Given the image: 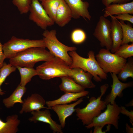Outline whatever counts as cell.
I'll use <instances>...</instances> for the list:
<instances>
[{
	"label": "cell",
	"instance_id": "obj_12",
	"mask_svg": "<svg viewBox=\"0 0 133 133\" xmlns=\"http://www.w3.org/2000/svg\"><path fill=\"white\" fill-rule=\"evenodd\" d=\"M49 109H46L43 110H40L31 112L32 116L29 118V120L34 123L40 121L47 123L49 125L53 133H63L61 126L52 118Z\"/></svg>",
	"mask_w": 133,
	"mask_h": 133
},
{
	"label": "cell",
	"instance_id": "obj_6",
	"mask_svg": "<svg viewBox=\"0 0 133 133\" xmlns=\"http://www.w3.org/2000/svg\"><path fill=\"white\" fill-rule=\"evenodd\" d=\"M34 47L45 48L43 40L23 39L13 36L3 45V50L5 59H10L19 52L28 48Z\"/></svg>",
	"mask_w": 133,
	"mask_h": 133
},
{
	"label": "cell",
	"instance_id": "obj_3",
	"mask_svg": "<svg viewBox=\"0 0 133 133\" xmlns=\"http://www.w3.org/2000/svg\"><path fill=\"white\" fill-rule=\"evenodd\" d=\"M108 87L109 85L107 83L101 86V93L99 97L97 98L94 97H91L89 102L84 107L75 108L77 119L81 120L83 125L86 126L90 124L93 118L99 116L106 107V103L101 98Z\"/></svg>",
	"mask_w": 133,
	"mask_h": 133
},
{
	"label": "cell",
	"instance_id": "obj_7",
	"mask_svg": "<svg viewBox=\"0 0 133 133\" xmlns=\"http://www.w3.org/2000/svg\"><path fill=\"white\" fill-rule=\"evenodd\" d=\"M106 49L102 48L95 56L96 59L104 72L118 74L127 62L123 58L111 52Z\"/></svg>",
	"mask_w": 133,
	"mask_h": 133
},
{
	"label": "cell",
	"instance_id": "obj_29",
	"mask_svg": "<svg viewBox=\"0 0 133 133\" xmlns=\"http://www.w3.org/2000/svg\"><path fill=\"white\" fill-rule=\"evenodd\" d=\"M114 53L126 59L131 57L133 56V43L130 44H126L121 45Z\"/></svg>",
	"mask_w": 133,
	"mask_h": 133
},
{
	"label": "cell",
	"instance_id": "obj_18",
	"mask_svg": "<svg viewBox=\"0 0 133 133\" xmlns=\"http://www.w3.org/2000/svg\"><path fill=\"white\" fill-rule=\"evenodd\" d=\"M73 18L70 9L64 0H61L57 11L55 23L60 27H63Z\"/></svg>",
	"mask_w": 133,
	"mask_h": 133
},
{
	"label": "cell",
	"instance_id": "obj_36",
	"mask_svg": "<svg viewBox=\"0 0 133 133\" xmlns=\"http://www.w3.org/2000/svg\"><path fill=\"white\" fill-rule=\"evenodd\" d=\"M94 128L93 133H105L106 131H102V129L103 127L100 125H96L93 127Z\"/></svg>",
	"mask_w": 133,
	"mask_h": 133
},
{
	"label": "cell",
	"instance_id": "obj_31",
	"mask_svg": "<svg viewBox=\"0 0 133 133\" xmlns=\"http://www.w3.org/2000/svg\"><path fill=\"white\" fill-rule=\"evenodd\" d=\"M32 0H12L13 4L17 8L21 14L27 13L29 10Z\"/></svg>",
	"mask_w": 133,
	"mask_h": 133
},
{
	"label": "cell",
	"instance_id": "obj_38",
	"mask_svg": "<svg viewBox=\"0 0 133 133\" xmlns=\"http://www.w3.org/2000/svg\"><path fill=\"white\" fill-rule=\"evenodd\" d=\"M133 99L129 103L125 105L127 107L133 106Z\"/></svg>",
	"mask_w": 133,
	"mask_h": 133
},
{
	"label": "cell",
	"instance_id": "obj_34",
	"mask_svg": "<svg viewBox=\"0 0 133 133\" xmlns=\"http://www.w3.org/2000/svg\"><path fill=\"white\" fill-rule=\"evenodd\" d=\"M120 113L126 115L129 118L130 122L133 126V111L131 110L129 111L123 106L120 107Z\"/></svg>",
	"mask_w": 133,
	"mask_h": 133
},
{
	"label": "cell",
	"instance_id": "obj_14",
	"mask_svg": "<svg viewBox=\"0 0 133 133\" xmlns=\"http://www.w3.org/2000/svg\"><path fill=\"white\" fill-rule=\"evenodd\" d=\"M46 103L45 100L41 95L37 93L33 94L24 100L19 113L31 112L44 108L51 109L45 106Z\"/></svg>",
	"mask_w": 133,
	"mask_h": 133
},
{
	"label": "cell",
	"instance_id": "obj_5",
	"mask_svg": "<svg viewBox=\"0 0 133 133\" xmlns=\"http://www.w3.org/2000/svg\"><path fill=\"white\" fill-rule=\"evenodd\" d=\"M56 34L55 30H45L42 33L43 36L42 39L46 48L54 57L62 59L70 66L72 61L68 52L76 50L77 48L74 46H68L63 44L58 39Z\"/></svg>",
	"mask_w": 133,
	"mask_h": 133
},
{
	"label": "cell",
	"instance_id": "obj_23",
	"mask_svg": "<svg viewBox=\"0 0 133 133\" xmlns=\"http://www.w3.org/2000/svg\"><path fill=\"white\" fill-rule=\"evenodd\" d=\"M60 78L61 83L59 87L65 93H76L85 90L84 88L77 83L70 76H65Z\"/></svg>",
	"mask_w": 133,
	"mask_h": 133
},
{
	"label": "cell",
	"instance_id": "obj_28",
	"mask_svg": "<svg viewBox=\"0 0 133 133\" xmlns=\"http://www.w3.org/2000/svg\"><path fill=\"white\" fill-rule=\"evenodd\" d=\"M16 66L10 63L7 64L3 62L2 67L0 69V95H3L5 93L1 89V86L5 81L6 78L12 73L15 71L16 69Z\"/></svg>",
	"mask_w": 133,
	"mask_h": 133
},
{
	"label": "cell",
	"instance_id": "obj_20",
	"mask_svg": "<svg viewBox=\"0 0 133 133\" xmlns=\"http://www.w3.org/2000/svg\"><path fill=\"white\" fill-rule=\"evenodd\" d=\"M89 92L84 90L76 93H66L56 100L46 101V104L48 107L59 104H68L72 102L76 101L78 99L87 96Z\"/></svg>",
	"mask_w": 133,
	"mask_h": 133
},
{
	"label": "cell",
	"instance_id": "obj_15",
	"mask_svg": "<svg viewBox=\"0 0 133 133\" xmlns=\"http://www.w3.org/2000/svg\"><path fill=\"white\" fill-rule=\"evenodd\" d=\"M83 101V98L82 97L75 102L71 104L56 105L51 107V109L57 114L60 124L62 128H64L65 126L66 119L75 112V107Z\"/></svg>",
	"mask_w": 133,
	"mask_h": 133
},
{
	"label": "cell",
	"instance_id": "obj_8",
	"mask_svg": "<svg viewBox=\"0 0 133 133\" xmlns=\"http://www.w3.org/2000/svg\"><path fill=\"white\" fill-rule=\"evenodd\" d=\"M106 107L104 111L94 117L90 124L86 126L87 129L91 128L96 125L104 127L106 125H112L116 129H118L120 107L115 102L112 104H107Z\"/></svg>",
	"mask_w": 133,
	"mask_h": 133
},
{
	"label": "cell",
	"instance_id": "obj_9",
	"mask_svg": "<svg viewBox=\"0 0 133 133\" xmlns=\"http://www.w3.org/2000/svg\"><path fill=\"white\" fill-rule=\"evenodd\" d=\"M29 19L44 30L55 22L48 15L39 0H32L29 8Z\"/></svg>",
	"mask_w": 133,
	"mask_h": 133
},
{
	"label": "cell",
	"instance_id": "obj_1",
	"mask_svg": "<svg viewBox=\"0 0 133 133\" xmlns=\"http://www.w3.org/2000/svg\"><path fill=\"white\" fill-rule=\"evenodd\" d=\"M68 54L71 57L72 63L71 68H79L88 72L93 76L94 80L100 82L102 80H106L108 76L100 67L97 61L94 52L89 51L88 53V58H85L78 54L76 50L69 51Z\"/></svg>",
	"mask_w": 133,
	"mask_h": 133
},
{
	"label": "cell",
	"instance_id": "obj_32",
	"mask_svg": "<svg viewBox=\"0 0 133 133\" xmlns=\"http://www.w3.org/2000/svg\"><path fill=\"white\" fill-rule=\"evenodd\" d=\"M117 20L127 21L133 24V16L128 13H124L118 14L114 16Z\"/></svg>",
	"mask_w": 133,
	"mask_h": 133
},
{
	"label": "cell",
	"instance_id": "obj_35",
	"mask_svg": "<svg viewBox=\"0 0 133 133\" xmlns=\"http://www.w3.org/2000/svg\"><path fill=\"white\" fill-rule=\"evenodd\" d=\"M5 59L3 50V45L0 41V69L3 65L4 61Z\"/></svg>",
	"mask_w": 133,
	"mask_h": 133
},
{
	"label": "cell",
	"instance_id": "obj_30",
	"mask_svg": "<svg viewBox=\"0 0 133 133\" xmlns=\"http://www.w3.org/2000/svg\"><path fill=\"white\" fill-rule=\"evenodd\" d=\"M72 42L76 44H79L84 42L86 39V36L85 32L83 30L77 28L73 30L70 36Z\"/></svg>",
	"mask_w": 133,
	"mask_h": 133
},
{
	"label": "cell",
	"instance_id": "obj_16",
	"mask_svg": "<svg viewBox=\"0 0 133 133\" xmlns=\"http://www.w3.org/2000/svg\"><path fill=\"white\" fill-rule=\"evenodd\" d=\"M72 73L70 76L77 84L86 88H92L96 86L93 82L92 75L89 72L79 68H72Z\"/></svg>",
	"mask_w": 133,
	"mask_h": 133
},
{
	"label": "cell",
	"instance_id": "obj_17",
	"mask_svg": "<svg viewBox=\"0 0 133 133\" xmlns=\"http://www.w3.org/2000/svg\"><path fill=\"white\" fill-rule=\"evenodd\" d=\"M111 19V34L112 42L110 50L114 53L121 45L123 38V33L121 26L118 20L113 15L110 16Z\"/></svg>",
	"mask_w": 133,
	"mask_h": 133
},
{
	"label": "cell",
	"instance_id": "obj_10",
	"mask_svg": "<svg viewBox=\"0 0 133 133\" xmlns=\"http://www.w3.org/2000/svg\"><path fill=\"white\" fill-rule=\"evenodd\" d=\"M93 35L100 42V46L110 50L112 42L111 22L103 16H101L96 25Z\"/></svg>",
	"mask_w": 133,
	"mask_h": 133
},
{
	"label": "cell",
	"instance_id": "obj_21",
	"mask_svg": "<svg viewBox=\"0 0 133 133\" xmlns=\"http://www.w3.org/2000/svg\"><path fill=\"white\" fill-rule=\"evenodd\" d=\"M6 121L4 122L0 118V133H16L18 131V126L20 121L18 116L14 114L7 116Z\"/></svg>",
	"mask_w": 133,
	"mask_h": 133
},
{
	"label": "cell",
	"instance_id": "obj_13",
	"mask_svg": "<svg viewBox=\"0 0 133 133\" xmlns=\"http://www.w3.org/2000/svg\"><path fill=\"white\" fill-rule=\"evenodd\" d=\"M72 12L73 18L78 19L80 17L86 20L91 21V16L88 11L89 4L82 0H64Z\"/></svg>",
	"mask_w": 133,
	"mask_h": 133
},
{
	"label": "cell",
	"instance_id": "obj_4",
	"mask_svg": "<svg viewBox=\"0 0 133 133\" xmlns=\"http://www.w3.org/2000/svg\"><path fill=\"white\" fill-rule=\"evenodd\" d=\"M36 69L37 75L44 80L70 76L72 73V69L70 66L62 59L55 57L38 66Z\"/></svg>",
	"mask_w": 133,
	"mask_h": 133
},
{
	"label": "cell",
	"instance_id": "obj_22",
	"mask_svg": "<svg viewBox=\"0 0 133 133\" xmlns=\"http://www.w3.org/2000/svg\"><path fill=\"white\" fill-rule=\"evenodd\" d=\"M25 86H22L19 84L8 97L4 99L2 102L4 106L8 108L13 107L17 103L22 104L23 102L22 98L26 91Z\"/></svg>",
	"mask_w": 133,
	"mask_h": 133
},
{
	"label": "cell",
	"instance_id": "obj_37",
	"mask_svg": "<svg viewBox=\"0 0 133 133\" xmlns=\"http://www.w3.org/2000/svg\"><path fill=\"white\" fill-rule=\"evenodd\" d=\"M126 131L127 133H133V128L131 127L127 123L126 124Z\"/></svg>",
	"mask_w": 133,
	"mask_h": 133
},
{
	"label": "cell",
	"instance_id": "obj_24",
	"mask_svg": "<svg viewBox=\"0 0 133 133\" xmlns=\"http://www.w3.org/2000/svg\"><path fill=\"white\" fill-rule=\"evenodd\" d=\"M16 67L18 70L20 76V81L19 84L23 86L26 85L31 80L33 76L37 75V73L36 69L33 67H21L18 66Z\"/></svg>",
	"mask_w": 133,
	"mask_h": 133
},
{
	"label": "cell",
	"instance_id": "obj_2",
	"mask_svg": "<svg viewBox=\"0 0 133 133\" xmlns=\"http://www.w3.org/2000/svg\"><path fill=\"white\" fill-rule=\"evenodd\" d=\"M54 57L45 48H31L18 53L10 59L9 62L10 64L16 66L32 68L38 62L48 61Z\"/></svg>",
	"mask_w": 133,
	"mask_h": 133
},
{
	"label": "cell",
	"instance_id": "obj_25",
	"mask_svg": "<svg viewBox=\"0 0 133 133\" xmlns=\"http://www.w3.org/2000/svg\"><path fill=\"white\" fill-rule=\"evenodd\" d=\"M61 0H41V4L50 17L55 22L56 14Z\"/></svg>",
	"mask_w": 133,
	"mask_h": 133
},
{
	"label": "cell",
	"instance_id": "obj_33",
	"mask_svg": "<svg viewBox=\"0 0 133 133\" xmlns=\"http://www.w3.org/2000/svg\"><path fill=\"white\" fill-rule=\"evenodd\" d=\"M133 0H101L102 4L105 7L112 4H122L127 3Z\"/></svg>",
	"mask_w": 133,
	"mask_h": 133
},
{
	"label": "cell",
	"instance_id": "obj_39",
	"mask_svg": "<svg viewBox=\"0 0 133 133\" xmlns=\"http://www.w3.org/2000/svg\"><path fill=\"white\" fill-rule=\"evenodd\" d=\"M39 1H40L41 0H39Z\"/></svg>",
	"mask_w": 133,
	"mask_h": 133
},
{
	"label": "cell",
	"instance_id": "obj_26",
	"mask_svg": "<svg viewBox=\"0 0 133 133\" xmlns=\"http://www.w3.org/2000/svg\"><path fill=\"white\" fill-rule=\"evenodd\" d=\"M128 60L118 74L117 77L119 80L125 82L129 77L133 78V60L129 58Z\"/></svg>",
	"mask_w": 133,
	"mask_h": 133
},
{
	"label": "cell",
	"instance_id": "obj_11",
	"mask_svg": "<svg viewBox=\"0 0 133 133\" xmlns=\"http://www.w3.org/2000/svg\"><path fill=\"white\" fill-rule=\"evenodd\" d=\"M113 80L110 92L106 97L104 101L106 105L108 104H113L115 102V100L117 97H122V91L124 89L132 87L133 82L123 83L118 78L116 74L111 73Z\"/></svg>",
	"mask_w": 133,
	"mask_h": 133
},
{
	"label": "cell",
	"instance_id": "obj_19",
	"mask_svg": "<svg viewBox=\"0 0 133 133\" xmlns=\"http://www.w3.org/2000/svg\"><path fill=\"white\" fill-rule=\"evenodd\" d=\"M103 16L106 17L111 15L124 13L133 14V1L122 4H112L105 7Z\"/></svg>",
	"mask_w": 133,
	"mask_h": 133
},
{
	"label": "cell",
	"instance_id": "obj_27",
	"mask_svg": "<svg viewBox=\"0 0 133 133\" xmlns=\"http://www.w3.org/2000/svg\"><path fill=\"white\" fill-rule=\"evenodd\" d=\"M121 26L122 33L123 38L121 45L133 43V28L129 23H125L124 21H119Z\"/></svg>",
	"mask_w": 133,
	"mask_h": 133
}]
</instances>
